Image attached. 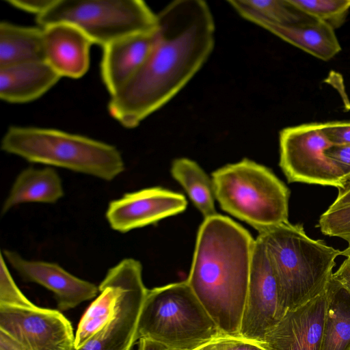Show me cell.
<instances>
[{
	"instance_id": "5bb4252c",
	"label": "cell",
	"mask_w": 350,
	"mask_h": 350,
	"mask_svg": "<svg viewBox=\"0 0 350 350\" xmlns=\"http://www.w3.org/2000/svg\"><path fill=\"white\" fill-rule=\"evenodd\" d=\"M1 253L24 280L52 291L60 311L73 308L99 292L95 284L70 274L56 263L26 260L16 252L8 250Z\"/></svg>"
},
{
	"instance_id": "6da1fadb",
	"label": "cell",
	"mask_w": 350,
	"mask_h": 350,
	"mask_svg": "<svg viewBox=\"0 0 350 350\" xmlns=\"http://www.w3.org/2000/svg\"><path fill=\"white\" fill-rule=\"evenodd\" d=\"M153 47L121 89L110 96V115L136 127L170 101L201 69L215 45V25L206 2L176 0L158 14Z\"/></svg>"
},
{
	"instance_id": "52a82bcc",
	"label": "cell",
	"mask_w": 350,
	"mask_h": 350,
	"mask_svg": "<svg viewBox=\"0 0 350 350\" xmlns=\"http://www.w3.org/2000/svg\"><path fill=\"white\" fill-rule=\"evenodd\" d=\"M36 21L41 27L71 25L103 48L124 36L157 28V14L141 0H53Z\"/></svg>"
},
{
	"instance_id": "cb8c5ba5",
	"label": "cell",
	"mask_w": 350,
	"mask_h": 350,
	"mask_svg": "<svg viewBox=\"0 0 350 350\" xmlns=\"http://www.w3.org/2000/svg\"><path fill=\"white\" fill-rule=\"evenodd\" d=\"M230 5L244 19L280 25H293L309 16L299 12L287 0H230Z\"/></svg>"
},
{
	"instance_id": "f1b7e54d",
	"label": "cell",
	"mask_w": 350,
	"mask_h": 350,
	"mask_svg": "<svg viewBox=\"0 0 350 350\" xmlns=\"http://www.w3.org/2000/svg\"><path fill=\"white\" fill-rule=\"evenodd\" d=\"M326 154L338 165L345 176V182L350 179V146H334Z\"/></svg>"
},
{
	"instance_id": "7a4b0ae2",
	"label": "cell",
	"mask_w": 350,
	"mask_h": 350,
	"mask_svg": "<svg viewBox=\"0 0 350 350\" xmlns=\"http://www.w3.org/2000/svg\"><path fill=\"white\" fill-rule=\"evenodd\" d=\"M255 239L230 218H204L188 278L191 290L225 336L240 337Z\"/></svg>"
},
{
	"instance_id": "ffe728a7",
	"label": "cell",
	"mask_w": 350,
	"mask_h": 350,
	"mask_svg": "<svg viewBox=\"0 0 350 350\" xmlns=\"http://www.w3.org/2000/svg\"><path fill=\"white\" fill-rule=\"evenodd\" d=\"M64 195L61 178L53 168L29 167L23 170L15 179L3 204L1 214L23 203L54 204Z\"/></svg>"
},
{
	"instance_id": "9c48e42d",
	"label": "cell",
	"mask_w": 350,
	"mask_h": 350,
	"mask_svg": "<svg viewBox=\"0 0 350 350\" xmlns=\"http://www.w3.org/2000/svg\"><path fill=\"white\" fill-rule=\"evenodd\" d=\"M282 317L275 272L265 244L257 237L253 249L240 337L260 343Z\"/></svg>"
},
{
	"instance_id": "836d02e7",
	"label": "cell",
	"mask_w": 350,
	"mask_h": 350,
	"mask_svg": "<svg viewBox=\"0 0 350 350\" xmlns=\"http://www.w3.org/2000/svg\"><path fill=\"white\" fill-rule=\"evenodd\" d=\"M138 350H166V348L152 340L140 338L139 340Z\"/></svg>"
},
{
	"instance_id": "7c38bea8",
	"label": "cell",
	"mask_w": 350,
	"mask_h": 350,
	"mask_svg": "<svg viewBox=\"0 0 350 350\" xmlns=\"http://www.w3.org/2000/svg\"><path fill=\"white\" fill-rule=\"evenodd\" d=\"M187 205L181 193L154 187L126 193L109 202L106 218L111 228L124 233L183 212Z\"/></svg>"
},
{
	"instance_id": "9a60e30c",
	"label": "cell",
	"mask_w": 350,
	"mask_h": 350,
	"mask_svg": "<svg viewBox=\"0 0 350 350\" xmlns=\"http://www.w3.org/2000/svg\"><path fill=\"white\" fill-rule=\"evenodd\" d=\"M44 29V60L61 77L78 79L90 65L89 38L75 27L55 23Z\"/></svg>"
},
{
	"instance_id": "1f68e13d",
	"label": "cell",
	"mask_w": 350,
	"mask_h": 350,
	"mask_svg": "<svg viewBox=\"0 0 350 350\" xmlns=\"http://www.w3.org/2000/svg\"><path fill=\"white\" fill-rule=\"evenodd\" d=\"M333 277L350 292V257L347 258L338 269L333 273Z\"/></svg>"
},
{
	"instance_id": "7402d4cb",
	"label": "cell",
	"mask_w": 350,
	"mask_h": 350,
	"mask_svg": "<svg viewBox=\"0 0 350 350\" xmlns=\"http://www.w3.org/2000/svg\"><path fill=\"white\" fill-rule=\"evenodd\" d=\"M325 291L327 308L321 350H350V292L333 275Z\"/></svg>"
},
{
	"instance_id": "603a6c76",
	"label": "cell",
	"mask_w": 350,
	"mask_h": 350,
	"mask_svg": "<svg viewBox=\"0 0 350 350\" xmlns=\"http://www.w3.org/2000/svg\"><path fill=\"white\" fill-rule=\"evenodd\" d=\"M171 172L204 218L217 214L212 179L196 162L187 158L177 159L172 163Z\"/></svg>"
},
{
	"instance_id": "8992f818",
	"label": "cell",
	"mask_w": 350,
	"mask_h": 350,
	"mask_svg": "<svg viewBox=\"0 0 350 350\" xmlns=\"http://www.w3.org/2000/svg\"><path fill=\"white\" fill-rule=\"evenodd\" d=\"M212 181L221 208L259 233L288 221L289 190L265 166L244 159L213 172Z\"/></svg>"
},
{
	"instance_id": "e575fe53",
	"label": "cell",
	"mask_w": 350,
	"mask_h": 350,
	"mask_svg": "<svg viewBox=\"0 0 350 350\" xmlns=\"http://www.w3.org/2000/svg\"><path fill=\"white\" fill-rule=\"evenodd\" d=\"M341 255L345 256L347 258L350 257V245H349V246L343 251H341Z\"/></svg>"
},
{
	"instance_id": "d4e9b609",
	"label": "cell",
	"mask_w": 350,
	"mask_h": 350,
	"mask_svg": "<svg viewBox=\"0 0 350 350\" xmlns=\"http://www.w3.org/2000/svg\"><path fill=\"white\" fill-rule=\"evenodd\" d=\"M299 12L321 21L334 29L345 23L350 0H287Z\"/></svg>"
},
{
	"instance_id": "f546056e",
	"label": "cell",
	"mask_w": 350,
	"mask_h": 350,
	"mask_svg": "<svg viewBox=\"0 0 350 350\" xmlns=\"http://www.w3.org/2000/svg\"><path fill=\"white\" fill-rule=\"evenodd\" d=\"M53 0H7L13 7L39 16L52 3Z\"/></svg>"
},
{
	"instance_id": "d6986e66",
	"label": "cell",
	"mask_w": 350,
	"mask_h": 350,
	"mask_svg": "<svg viewBox=\"0 0 350 350\" xmlns=\"http://www.w3.org/2000/svg\"><path fill=\"white\" fill-rule=\"evenodd\" d=\"M253 23L323 61L331 59L341 51L334 29L310 16L293 25H275L261 21Z\"/></svg>"
},
{
	"instance_id": "5b68a950",
	"label": "cell",
	"mask_w": 350,
	"mask_h": 350,
	"mask_svg": "<svg viewBox=\"0 0 350 350\" xmlns=\"http://www.w3.org/2000/svg\"><path fill=\"white\" fill-rule=\"evenodd\" d=\"M221 336L187 280L148 290L137 340H152L167 350H195Z\"/></svg>"
},
{
	"instance_id": "ba28073f",
	"label": "cell",
	"mask_w": 350,
	"mask_h": 350,
	"mask_svg": "<svg viewBox=\"0 0 350 350\" xmlns=\"http://www.w3.org/2000/svg\"><path fill=\"white\" fill-rule=\"evenodd\" d=\"M279 139L280 166L289 183L342 187L345 176L326 154L334 146L323 133L321 123L285 128Z\"/></svg>"
},
{
	"instance_id": "484cf974",
	"label": "cell",
	"mask_w": 350,
	"mask_h": 350,
	"mask_svg": "<svg viewBox=\"0 0 350 350\" xmlns=\"http://www.w3.org/2000/svg\"><path fill=\"white\" fill-rule=\"evenodd\" d=\"M0 306L34 308L37 306L30 301L14 282L2 253L0 269Z\"/></svg>"
},
{
	"instance_id": "4316f807",
	"label": "cell",
	"mask_w": 350,
	"mask_h": 350,
	"mask_svg": "<svg viewBox=\"0 0 350 350\" xmlns=\"http://www.w3.org/2000/svg\"><path fill=\"white\" fill-rule=\"evenodd\" d=\"M195 350H266L258 342L239 337L221 336Z\"/></svg>"
},
{
	"instance_id": "d6a6232c",
	"label": "cell",
	"mask_w": 350,
	"mask_h": 350,
	"mask_svg": "<svg viewBox=\"0 0 350 350\" xmlns=\"http://www.w3.org/2000/svg\"><path fill=\"white\" fill-rule=\"evenodd\" d=\"M0 350H28L7 332L0 329Z\"/></svg>"
},
{
	"instance_id": "3957f363",
	"label": "cell",
	"mask_w": 350,
	"mask_h": 350,
	"mask_svg": "<svg viewBox=\"0 0 350 350\" xmlns=\"http://www.w3.org/2000/svg\"><path fill=\"white\" fill-rule=\"evenodd\" d=\"M277 279L282 313L325 290L341 251L309 237L301 224L289 221L259 233Z\"/></svg>"
},
{
	"instance_id": "277c9868",
	"label": "cell",
	"mask_w": 350,
	"mask_h": 350,
	"mask_svg": "<svg viewBox=\"0 0 350 350\" xmlns=\"http://www.w3.org/2000/svg\"><path fill=\"white\" fill-rule=\"evenodd\" d=\"M1 149L29 162L67 169L106 181L124 172L120 151L111 144L59 130L10 126Z\"/></svg>"
},
{
	"instance_id": "ac0fdd59",
	"label": "cell",
	"mask_w": 350,
	"mask_h": 350,
	"mask_svg": "<svg viewBox=\"0 0 350 350\" xmlns=\"http://www.w3.org/2000/svg\"><path fill=\"white\" fill-rule=\"evenodd\" d=\"M126 260L109 269L98 286L99 295L82 316L76 332L75 349L82 347L113 317L124 288Z\"/></svg>"
},
{
	"instance_id": "e0dca14e",
	"label": "cell",
	"mask_w": 350,
	"mask_h": 350,
	"mask_svg": "<svg viewBox=\"0 0 350 350\" xmlns=\"http://www.w3.org/2000/svg\"><path fill=\"white\" fill-rule=\"evenodd\" d=\"M60 78L46 62L0 68V98L12 103L30 102L45 94Z\"/></svg>"
},
{
	"instance_id": "83f0119b",
	"label": "cell",
	"mask_w": 350,
	"mask_h": 350,
	"mask_svg": "<svg viewBox=\"0 0 350 350\" xmlns=\"http://www.w3.org/2000/svg\"><path fill=\"white\" fill-rule=\"evenodd\" d=\"M321 128L333 146H350V121L321 123Z\"/></svg>"
},
{
	"instance_id": "d590c367",
	"label": "cell",
	"mask_w": 350,
	"mask_h": 350,
	"mask_svg": "<svg viewBox=\"0 0 350 350\" xmlns=\"http://www.w3.org/2000/svg\"><path fill=\"white\" fill-rule=\"evenodd\" d=\"M166 350H167V349H166Z\"/></svg>"
},
{
	"instance_id": "8fae6325",
	"label": "cell",
	"mask_w": 350,
	"mask_h": 350,
	"mask_svg": "<svg viewBox=\"0 0 350 350\" xmlns=\"http://www.w3.org/2000/svg\"><path fill=\"white\" fill-rule=\"evenodd\" d=\"M125 260L124 288L113 317L82 347L75 350H132L148 289L143 282L140 262L133 258Z\"/></svg>"
},
{
	"instance_id": "30bf717a",
	"label": "cell",
	"mask_w": 350,
	"mask_h": 350,
	"mask_svg": "<svg viewBox=\"0 0 350 350\" xmlns=\"http://www.w3.org/2000/svg\"><path fill=\"white\" fill-rule=\"evenodd\" d=\"M0 329L28 350H75L71 323L57 310L0 306Z\"/></svg>"
},
{
	"instance_id": "44dd1931",
	"label": "cell",
	"mask_w": 350,
	"mask_h": 350,
	"mask_svg": "<svg viewBox=\"0 0 350 350\" xmlns=\"http://www.w3.org/2000/svg\"><path fill=\"white\" fill-rule=\"evenodd\" d=\"M36 62H45L43 28L1 22L0 68Z\"/></svg>"
},
{
	"instance_id": "4fadbf2b",
	"label": "cell",
	"mask_w": 350,
	"mask_h": 350,
	"mask_svg": "<svg viewBox=\"0 0 350 350\" xmlns=\"http://www.w3.org/2000/svg\"><path fill=\"white\" fill-rule=\"evenodd\" d=\"M327 308L325 290L287 311L259 344L266 350H321Z\"/></svg>"
},
{
	"instance_id": "4dcf8cb0",
	"label": "cell",
	"mask_w": 350,
	"mask_h": 350,
	"mask_svg": "<svg viewBox=\"0 0 350 350\" xmlns=\"http://www.w3.org/2000/svg\"><path fill=\"white\" fill-rule=\"evenodd\" d=\"M338 189L337 197L327 211H333L350 205V179L347 180L342 187Z\"/></svg>"
},
{
	"instance_id": "2e32d148",
	"label": "cell",
	"mask_w": 350,
	"mask_h": 350,
	"mask_svg": "<svg viewBox=\"0 0 350 350\" xmlns=\"http://www.w3.org/2000/svg\"><path fill=\"white\" fill-rule=\"evenodd\" d=\"M156 31L129 35L103 47L100 72L110 96L141 68L153 47Z\"/></svg>"
}]
</instances>
